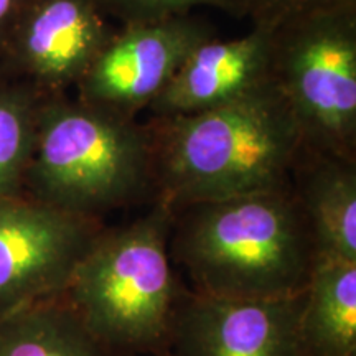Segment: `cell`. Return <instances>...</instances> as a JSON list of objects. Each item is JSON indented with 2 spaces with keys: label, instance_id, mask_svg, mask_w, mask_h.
<instances>
[{
  "label": "cell",
  "instance_id": "3",
  "mask_svg": "<svg viewBox=\"0 0 356 356\" xmlns=\"http://www.w3.org/2000/svg\"><path fill=\"white\" fill-rule=\"evenodd\" d=\"M175 210L155 198L127 225L102 228L61 300L114 356L165 353L184 292L170 256Z\"/></svg>",
  "mask_w": 356,
  "mask_h": 356
},
{
  "label": "cell",
  "instance_id": "17",
  "mask_svg": "<svg viewBox=\"0 0 356 356\" xmlns=\"http://www.w3.org/2000/svg\"><path fill=\"white\" fill-rule=\"evenodd\" d=\"M26 0H0V35L10 33Z\"/></svg>",
  "mask_w": 356,
  "mask_h": 356
},
{
  "label": "cell",
  "instance_id": "9",
  "mask_svg": "<svg viewBox=\"0 0 356 356\" xmlns=\"http://www.w3.org/2000/svg\"><path fill=\"white\" fill-rule=\"evenodd\" d=\"M111 35L96 0H26L8 42L20 70L60 89L79 83Z\"/></svg>",
  "mask_w": 356,
  "mask_h": 356
},
{
  "label": "cell",
  "instance_id": "15",
  "mask_svg": "<svg viewBox=\"0 0 356 356\" xmlns=\"http://www.w3.org/2000/svg\"><path fill=\"white\" fill-rule=\"evenodd\" d=\"M102 13L127 24L190 15L197 7H215L236 17H246L251 0H96Z\"/></svg>",
  "mask_w": 356,
  "mask_h": 356
},
{
  "label": "cell",
  "instance_id": "1",
  "mask_svg": "<svg viewBox=\"0 0 356 356\" xmlns=\"http://www.w3.org/2000/svg\"><path fill=\"white\" fill-rule=\"evenodd\" d=\"M157 198L173 210L291 188L302 136L273 78L246 95L147 126Z\"/></svg>",
  "mask_w": 356,
  "mask_h": 356
},
{
  "label": "cell",
  "instance_id": "13",
  "mask_svg": "<svg viewBox=\"0 0 356 356\" xmlns=\"http://www.w3.org/2000/svg\"><path fill=\"white\" fill-rule=\"evenodd\" d=\"M0 356H114L61 299L0 317Z\"/></svg>",
  "mask_w": 356,
  "mask_h": 356
},
{
  "label": "cell",
  "instance_id": "4",
  "mask_svg": "<svg viewBox=\"0 0 356 356\" xmlns=\"http://www.w3.org/2000/svg\"><path fill=\"white\" fill-rule=\"evenodd\" d=\"M25 185L38 202L99 221L154 186L147 126L83 101L40 102Z\"/></svg>",
  "mask_w": 356,
  "mask_h": 356
},
{
  "label": "cell",
  "instance_id": "5",
  "mask_svg": "<svg viewBox=\"0 0 356 356\" xmlns=\"http://www.w3.org/2000/svg\"><path fill=\"white\" fill-rule=\"evenodd\" d=\"M270 78L304 149L355 160L356 6L302 13L275 26Z\"/></svg>",
  "mask_w": 356,
  "mask_h": 356
},
{
  "label": "cell",
  "instance_id": "14",
  "mask_svg": "<svg viewBox=\"0 0 356 356\" xmlns=\"http://www.w3.org/2000/svg\"><path fill=\"white\" fill-rule=\"evenodd\" d=\"M40 102L24 89H0V197L20 195L33 155Z\"/></svg>",
  "mask_w": 356,
  "mask_h": 356
},
{
  "label": "cell",
  "instance_id": "10",
  "mask_svg": "<svg viewBox=\"0 0 356 356\" xmlns=\"http://www.w3.org/2000/svg\"><path fill=\"white\" fill-rule=\"evenodd\" d=\"M273 42L274 29L261 24L238 38L204 40L149 104L152 119L216 108L267 83Z\"/></svg>",
  "mask_w": 356,
  "mask_h": 356
},
{
  "label": "cell",
  "instance_id": "11",
  "mask_svg": "<svg viewBox=\"0 0 356 356\" xmlns=\"http://www.w3.org/2000/svg\"><path fill=\"white\" fill-rule=\"evenodd\" d=\"M291 188L309 225L317 259L356 262V160L302 147Z\"/></svg>",
  "mask_w": 356,
  "mask_h": 356
},
{
  "label": "cell",
  "instance_id": "6",
  "mask_svg": "<svg viewBox=\"0 0 356 356\" xmlns=\"http://www.w3.org/2000/svg\"><path fill=\"white\" fill-rule=\"evenodd\" d=\"M101 229L35 198L0 197V317L61 299Z\"/></svg>",
  "mask_w": 356,
  "mask_h": 356
},
{
  "label": "cell",
  "instance_id": "16",
  "mask_svg": "<svg viewBox=\"0 0 356 356\" xmlns=\"http://www.w3.org/2000/svg\"><path fill=\"white\" fill-rule=\"evenodd\" d=\"M348 6H356V0H251L248 17H251L252 24L275 29L282 22L302 13Z\"/></svg>",
  "mask_w": 356,
  "mask_h": 356
},
{
  "label": "cell",
  "instance_id": "8",
  "mask_svg": "<svg viewBox=\"0 0 356 356\" xmlns=\"http://www.w3.org/2000/svg\"><path fill=\"white\" fill-rule=\"evenodd\" d=\"M305 292V291H304ZM304 292L284 299H220L184 293L168 356H307L300 337Z\"/></svg>",
  "mask_w": 356,
  "mask_h": 356
},
{
  "label": "cell",
  "instance_id": "7",
  "mask_svg": "<svg viewBox=\"0 0 356 356\" xmlns=\"http://www.w3.org/2000/svg\"><path fill=\"white\" fill-rule=\"evenodd\" d=\"M208 38L210 25L191 15L127 24L111 35L79 79V101L134 118Z\"/></svg>",
  "mask_w": 356,
  "mask_h": 356
},
{
  "label": "cell",
  "instance_id": "18",
  "mask_svg": "<svg viewBox=\"0 0 356 356\" xmlns=\"http://www.w3.org/2000/svg\"><path fill=\"white\" fill-rule=\"evenodd\" d=\"M145 356H168L167 353H157V355H145Z\"/></svg>",
  "mask_w": 356,
  "mask_h": 356
},
{
  "label": "cell",
  "instance_id": "2",
  "mask_svg": "<svg viewBox=\"0 0 356 356\" xmlns=\"http://www.w3.org/2000/svg\"><path fill=\"white\" fill-rule=\"evenodd\" d=\"M170 256L193 293L243 300L299 296L317 259L292 188L175 210Z\"/></svg>",
  "mask_w": 356,
  "mask_h": 356
},
{
  "label": "cell",
  "instance_id": "12",
  "mask_svg": "<svg viewBox=\"0 0 356 356\" xmlns=\"http://www.w3.org/2000/svg\"><path fill=\"white\" fill-rule=\"evenodd\" d=\"M300 337L307 356H356V262L315 259Z\"/></svg>",
  "mask_w": 356,
  "mask_h": 356
}]
</instances>
